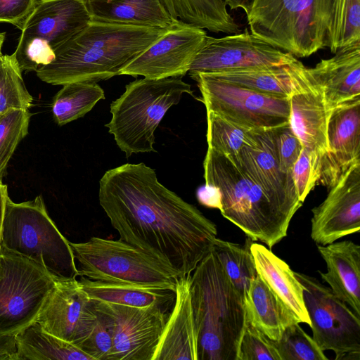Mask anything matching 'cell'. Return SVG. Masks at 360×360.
<instances>
[{
	"label": "cell",
	"mask_w": 360,
	"mask_h": 360,
	"mask_svg": "<svg viewBox=\"0 0 360 360\" xmlns=\"http://www.w3.org/2000/svg\"><path fill=\"white\" fill-rule=\"evenodd\" d=\"M338 0H255L251 33L298 58L330 48Z\"/></svg>",
	"instance_id": "obj_5"
},
{
	"label": "cell",
	"mask_w": 360,
	"mask_h": 360,
	"mask_svg": "<svg viewBox=\"0 0 360 360\" xmlns=\"http://www.w3.org/2000/svg\"><path fill=\"white\" fill-rule=\"evenodd\" d=\"M22 72L12 55H0V115L11 110H29L32 105Z\"/></svg>",
	"instance_id": "obj_34"
},
{
	"label": "cell",
	"mask_w": 360,
	"mask_h": 360,
	"mask_svg": "<svg viewBox=\"0 0 360 360\" xmlns=\"http://www.w3.org/2000/svg\"><path fill=\"white\" fill-rule=\"evenodd\" d=\"M257 274L280 300L292 312L299 323H311L303 294V286L288 264L264 245L250 244Z\"/></svg>",
	"instance_id": "obj_24"
},
{
	"label": "cell",
	"mask_w": 360,
	"mask_h": 360,
	"mask_svg": "<svg viewBox=\"0 0 360 360\" xmlns=\"http://www.w3.org/2000/svg\"><path fill=\"white\" fill-rule=\"evenodd\" d=\"M0 248L41 265L56 278L78 276L70 242L49 217L41 195L19 203L7 198Z\"/></svg>",
	"instance_id": "obj_7"
},
{
	"label": "cell",
	"mask_w": 360,
	"mask_h": 360,
	"mask_svg": "<svg viewBox=\"0 0 360 360\" xmlns=\"http://www.w3.org/2000/svg\"><path fill=\"white\" fill-rule=\"evenodd\" d=\"M207 37L202 28L173 20L165 32L125 66L120 75L153 79L183 77Z\"/></svg>",
	"instance_id": "obj_14"
},
{
	"label": "cell",
	"mask_w": 360,
	"mask_h": 360,
	"mask_svg": "<svg viewBox=\"0 0 360 360\" xmlns=\"http://www.w3.org/2000/svg\"><path fill=\"white\" fill-rule=\"evenodd\" d=\"M253 129L240 125L212 111H207L208 148L226 156H237L252 141Z\"/></svg>",
	"instance_id": "obj_33"
},
{
	"label": "cell",
	"mask_w": 360,
	"mask_h": 360,
	"mask_svg": "<svg viewBox=\"0 0 360 360\" xmlns=\"http://www.w3.org/2000/svg\"><path fill=\"white\" fill-rule=\"evenodd\" d=\"M95 308L112 324L110 360H152L169 314V308L135 307L95 301Z\"/></svg>",
	"instance_id": "obj_15"
},
{
	"label": "cell",
	"mask_w": 360,
	"mask_h": 360,
	"mask_svg": "<svg viewBox=\"0 0 360 360\" xmlns=\"http://www.w3.org/2000/svg\"><path fill=\"white\" fill-rule=\"evenodd\" d=\"M82 289L95 301L146 307L153 305L172 307L175 291L136 285L94 281L84 276L79 280Z\"/></svg>",
	"instance_id": "obj_27"
},
{
	"label": "cell",
	"mask_w": 360,
	"mask_h": 360,
	"mask_svg": "<svg viewBox=\"0 0 360 360\" xmlns=\"http://www.w3.org/2000/svg\"><path fill=\"white\" fill-rule=\"evenodd\" d=\"M203 169L205 183L216 186L221 192V214L249 238L271 248L287 236L291 219L243 169L236 156L207 148Z\"/></svg>",
	"instance_id": "obj_4"
},
{
	"label": "cell",
	"mask_w": 360,
	"mask_h": 360,
	"mask_svg": "<svg viewBox=\"0 0 360 360\" xmlns=\"http://www.w3.org/2000/svg\"><path fill=\"white\" fill-rule=\"evenodd\" d=\"M104 90L97 82H76L63 85L51 103L56 122L65 125L84 117L100 100L105 99Z\"/></svg>",
	"instance_id": "obj_30"
},
{
	"label": "cell",
	"mask_w": 360,
	"mask_h": 360,
	"mask_svg": "<svg viewBox=\"0 0 360 360\" xmlns=\"http://www.w3.org/2000/svg\"><path fill=\"white\" fill-rule=\"evenodd\" d=\"M98 201L120 239L176 271L190 275L213 248L216 224L163 186L143 162L105 172Z\"/></svg>",
	"instance_id": "obj_1"
},
{
	"label": "cell",
	"mask_w": 360,
	"mask_h": 360,
	"mask_svg": "<svg viewBox=\"0 0 360 360\" xmlns=\"http://www.w3.org/2000/svg\"><path fill=\"white\" fill-rule=\"evenodd\" d=\"M32 114L29 110L15 109L0 115V179L18 143L28 134Z\"/></svg>",
	"instance_id": "obj_36"
},
{
	"label": "cell",
	"mask_w": 360,
	"mask_h": 360,
	"mask_svg": "<svg viewBox=\"0 0 360 360\" xmlns=\"http://www.w3.org/2000/svg\"><path fill=\"white\" fill-rule=\"evenodd\" d=\"M309 69L321 84L331 110L360 98V46L340 50Z\"/></svg>",
	"instance_id": "obj_23"
},
{
	"label": "cell",
	"mask_w": 360,
	"mask_h": 360,
	"mask_svg": "<svg viewBox=\"0 0 360 360\" xmlns=\"http://www.w3.org/2000/svg\"><path fill=\"white\" fill-rule=\"evenodd\" d=\"M193 96L182 77L139 79L125 86L110 104V121L105 126L127 158L133 153L155 152V131L167 110L183 94Z\"/></svg>",
	"instance_id": "obj_6"
},
{
	"label": "cell",
	"mask_w": 360,
	"mask_h": 360,
	"mask_svg": "<svg viewBox=\"0 0 360 360\" xmlns=\"http://www.w3.org/2000/svg\"><path fill=\"white\" fill-rule=\"evenodd\" d=\"M18 360H93L75 345L34 322L16 334Z\"/></svg>",
	"instance_id": "obj_29"
},
{
	"label": "cell",
	"mask_w": 360,
	"mask_h": 360,
	"mask_svg": "<svg viewBox=\"0 0 360 360\" xmlns=\"http://www.w3.org/2000/svg\"><path fill=\"white\" fill-rule=\"evenodd\" d=\"M317 248L327 266L326 273L319 271L321 278L360 316V246L343 240Z\"/></svg>",
	"instance_id": "obj_22"
},
{
	"label": "cell",
	"mask_w": 360,
	"mask_h": 360,
	"mask_svg": "<svg viewBox=\"0 0 360 360\" xmlns=\"http://www.w3.org/2000/svg\"><path fill=\"white\" fill-rule=\"evenodd\" d=\"M167 28L91 21L57 48L54 60L37 75L52 85L108 79L120 75Z\"/></svg>",
	"instance_id": "obj_2"
},
{
	"label": "cell",
	"mask_w": 360,
	"mask_h": 360,
	"mask_svg": "<svg viewBox=\"0 0 360 360\" xmlns=\"http://www.w3.org/2000/svg\"><path fill=\"white\" fill-rule=\"evenodd\" d=\"M281 360H328L323 351L298 323L288 326L278 340H274Z\"/></svg>",
	"instance_id": "obj_37"
},
{
	"label": "cell",
	"mask_w": 360,
	"mask_h": 360,
	"mask_svg": "<svg viewBox=\"0 0 360 360\" xmlns=\"http://www.w3.org/2000/svg\"><path fill=\"white\" fill-rule=\"evenodd\" d=\"M292 176L297 197L303 203L310 191L316 186L313 174L311 157L309 152L304 148L292 167Z\"/></svg>",
	"instance_id": "obj_41"
},
{
	"label": "cell",
	"mask_w": 360,
	"mask_h": 360,
	"mask_svg": "<svg viewBox=\"0 0 360 360\" xmlns=\"http://www.w3.org/2000/svg\"><path fill=\"white\" fill-rule=\"evenodd\" d=\"M237 360H281L274 340L247 324L242 335Z\"/></svg>",
	"instance_id": "obj_39"
},
{
	"label": "cell",
	"mask_w": 360,
	"mask_h": 360,
	"mask_svg": "<svg viewBox=\"0 0 360 360\" xmlns=\"http://www.w3.org/2000/svg\"><path fill=\"white\" fill-rule=\"evenodd\" d=\"M8 198L7 186L0 179V234L4 219V210L7 198Z\"/></svg>",
	"instance_id": "obj_46"
},
{
	"label": "cell",
	"mask_w": 360,
	"mask_h": 360,
	"mask_svg": "<svg viewBox=\"0 0 360 360\" xmlns=\"http://www.w3.org/2000/svg\"><path fill=\"white\" fill-rule=\"evenodd\" d=\"M288 68L292 86L289 124L311 155L315 179L318 163L328 150L327 129L332 110L321 84L309 68L297 58L289 63Z\"/></svg>",
	"instance_id": "obj_13"
},
{
	"label": "cell",
	"mask_w": 360,
	"mask_h": 360,
	"mask_svg": "<svg viewBox=\"0 0 360 360\" xmlns=\"http://www.w3.org/2000/svg\"><path fill=\"white\" fill-rule=\"evenodd\" d=\"M91 21L164 28L173 21L161 0H84Z\"/></svg>",
	"instance_id": "obj_26"
},
{
	"label": "cell",
	"mask_w": 360,
	"mask_h": 360,
	"mask_svg": "<svg viewBox=\"0 0 360 360\" xmlns=\"http://www.w3.org/2000/svg\"><path fill=\"white\" fill-rule=\"evenodd\" d=\"M303 286L312 338L321 350H331L335 359H360V316L314 277L295 272Z\"/></svg>",
	"instance_id": "obj_12"
},
{
	"label": "cell",
	"mask_w": 360,
	"mask_h": 360,
	"mask_svg": "<svg viewBox=\"0 0 360 360\" xmlns=\"http://www.w3.org/2000/svg\"><path fill=\"white\" fill-rule=\"evenodd\" d=\"M5 33L2 32L1 33L0 32V55L2 54L1 53V48H2V46H3V44H4V41L5 40Z\"/></svg>",
	"instance_id": "obj_47"
},
{
	"label": "cell",
	"mask_w": 360,
	"mask_h": 360,
	"mask_svg": "<svg viewBox=\"0 0 360 360\" xmlns=\"http://www.w3.org/2000/svg\"><path fill=\"white\" fill-rule=\"evenodd\" d=\"M0 360H18L16 334H0Z\"/></svg>",
	"instance_id": "obj_44"
},
{
	"label": "cell",
	"mask_w": 360,
	"mask_h": 360,
	"mask_svg": "<svg viewBox=\"0 0 360 360\" xmlns=\"http://www.w3.org/2000/svg\"><path fill=\"white\" fill-rule=\"evenodd\" d=\"M91 22L84 0H39L12 54L21 71L51 63L55 50Z\"/></svg>",
	"instance_id": "obj_9"
},
{
	"label": "cell",
	"mask_w": 360,
	"mask_h": 360,
	"mask_svg": "<svg viewBox=\"0 0 360 360\" xmlns=\"http://www.w3.org/2000/svg\"><path fill=\"white\" fill-rule=\"evenodd\" d=\"M274 153L281 171L292 175V167L303 146L289 123L272 129Z\"/></svg>",
	"instance_id": "obj_40"
},
{
	"label": "cell",
	"mask_w": 360,
	"mask_h": 360,
	"mask_svg": "<svg viewBox=\"0 0 360 360\" xmlns=\"http://www.w3.org/2000/svg\"><path fill=\"white\" fill-rule=\"evenodd\" d=\"M251 243L246 242L240 245L217 238L212 248L231 281L243 297L258 275L250 251Z\"/></svg>",
	"instance_id": "obj_32"
},
{
	"label": "cell",
	"mask_w": 360,
	"mask_h": 360,
	"mask_svg": "<svg viewBox=\"0 0 360 360\" xmlns=\"http://www.w3.org/2000/svg\"><path fill=\"white\" fill-rule=\"evenodd\" d=\"M255 0H224L226 5H228L231 9L241 8L248 15L252 7Z\"/></svg>",
	"instance_id": "obj_45"
},
{
	"label": "cell",
	"mask_w": 360,
	"mask_h": 360,
	"mask_svg": "<svg viewBox=\"0 0 360 360\" xmlns=\"http://www.w3.org/2000/svg\"><path fill=\"white\" fill-rule=\"evenodd\" d=\"M96 311L97 318L92 329L78 347L93 360H110L113 349L112 324L108 315Z\"/></svg>",
	"instance_id": "obj_38"
},
{
	"label": "cell",
	"mask_w": 360,
	"mask_h": 360,
	"mask_svg": "<svg viewBox=\"0 0 360 360\" xmlns=\"http://www.w3.org/2000/svg\"><path fill=\"white\" fill-rule=\"evenodd\" d=\"M288 65L232 70L207 74L215 79L254 91L289 96L292 86Z\"/></svg>",
	"instance_id": "obj_31"
},
{
	"label": "cell",
	"mask_w": 360,
	"mask_h": 360,
	"mask_svg": "<svg viewBox=\"0 0 360 360\" xmlns=\"http://www.w3.org/2000/svg\"><path fill=\"white\" fill-rule=\"evenodd\" d=\"M196 198L198 202L208 208L218 209L221 207V195L219 189L214 185L205 184L196 190Z\"/></svg>",
	"instance_id": "obj_43"
},
{
	"label": "cell",
	"mask_w": 360,
	"mask_h": 360,
	"mask_svg": "<svg viewBox=\"0 0 360 360\" xmlns=\"http://www.w3.org/2000/svg\"><path fill=\"white\" fill-rule=\"evenodd\" d=\"M247 324L278 340L290 326L298 323L292 312L259 275L251 282L244 297Z\"/></svg>",
	"instance_id": "obj_25"
},
{
	"label": "cell",
	"mask_w": 360,
	"mask_h": 360,
	"mask_svg": "<svg viewBox=\"0 0 360 360\" xmlns=\"http://www.w3.org/2000/svg\"><path fill=\"white\" fill-rule=\"evenodd\" d=\"M97 311L76 278H56L34 322L78 347L92 329Z\"/></svg>",
	"instance_id": "obj_17"
},
{
	"label": "cell",
	"mask_w": 360,
	"mask_h": 360,
	"mask_svg": "<svg viewBox=\"0 0 360 360\" xmlns=\"http://www.w3.org/2000/svg\"><path fill=\"white\" fill-rule=\"evenodd\" d=\"M328 190L326 199L311 210V238L321 245L360 231V162Z\"/></svg>",
	"instance_id": "obj_18"
},
{
	"label": "cell",
	"mask_w": 360,
	"mask_h": 360,
	"mask_svg": "<svg viewBox=\"0 0 360 360\" xmlns=\"http://www.w3.org/2000/svg\"><path fill=\"white\" fill-rule=\"evenodd\" d=\"M55 280L41 265L0 248V334L34 323Z\"/></svg>",
	"instance_id": "obj_10"
},
{
	"label": "cell",
	"mask_w": 360,
	"mask_h": 360,
	"mask_svg": "<svg viewBox=\"0 0 360 360\" xmlns=\"http://www.w3.org/2000/svg\"><path fill=\"white\" fill-rule=\"evenodd\" d=\"M328 150L319 160L316 185L333 186L354 164L360 162V98L335 107L327 129Z\"/></svg>",
	"instance_id": "obj_20"
},
{
	"label": "cell",
	"mask_w": 360,
	"mask_h": 360,
	"mask_svg": "<svg viewBox=\"0 0 360 360\" xmlns=\"http://www.w3.org/2000/svg\"><path fill=\"white\" fill-rule=\"evenodd\" d=\"M296 58L246 30L221 38L207 37L188 72L191 77L199 73L280 66Z\"/></svg>",
	"instance_id": "obj_16"
},
{
	"label": "cell",
	"mask_w": 360,
	"mask_h": 360,
	"mask_svg": "<svg viewBox=\"0 0 360 360\" xmlns=\"http://www.w3.org/2000/svg\"><path fill=\"white\" fill-rule=\"evenodd\" d=\"M39 0H0V22L22 30Z\"/></svg>",
	"instance_id": "obj_42"
},
{
	"label": "cell",
	"mask_w": 360,
	"mask_h": 360,
	"mask_svg": "<svg viewBox=\"0 0 360 360\" xmlns=\"http://www.w3.org/2000/svg\"><path fill=\"white\" fill-rule=\"evenodd\" d=\"M272 129H253L251 145L242 147L236 158L249 176L292 219L302 202L297 197L292 176L283 172L279 167L274 153Z\"/></svg>",
	"instance_id": "obj_19"
},
{
	"label": "cell",
	"mask_w": 360,
	"mask_h": 360,
	"mask_svg": "<svg viewBox=\"0 0 360 360\" xmlns=\"http://www.w3.org/2000/svg\"><path fill=\"white\" fill-rule=\"evenodd\" d=\"M198 360H237L247 326L244 300L212 250L191 274Z\"/></svg>",
	"instance_id": "obj_3"
},
{
	"label": "cell",
	"mask_w": 360,
	"mask_h": 360,
	"mask_svg": "<svg viewBox=\"0 0 360 360\" xmlns=\"http://www.w3.org/2000/svg\"><path fill=\"white\" fill-rule=\"evenodd\" d=\"M70 245L78 276L175 291L176 271L121 239L93 236Z\"/></svg>",
	"instance_id": "obj_8"
},
{
	"label": "cell",
	"mask_w": 360,
	"mask_h": 360,
	"mask_svg": "<svg viewBox=\"0 0 360 360\" xmlns=\"http://www.w3.org/2000/svg\"><path fill=\"white\" fill-rule=\"evenodd\" d=\"M360 46V0H338L330 51Z\"/></svg>",
	"instance_id": "obj_35"
},
{
	"label": "cell",
	"mask_w": 360,
	"mask_h": 360,
	"mask_svg": "<svg viewBox=\"0 0 360 360\" xmlns=\"http://www.w3.org/2000/svg\"><path fill=\"white\" fill-rule=\"evenodd\" d=\"M171 309L152 360H198L191 274L177 278Z\"/></svg>",
	"instance_id": "obj_21"
},
{
	"label": "cell",
	"mask_w": 360,
	"mask_h": 360,
	"mask_svg": "<svg viewBox=\"0 0 360 360\" xmlns=\"http://www.w3.org/2000/svg\"><path fill=\"white\" fill-rule=\"evenodd\" d=\"M173 20L213 32L238 34L239 27L227 12L224 0H161Z\"/></svg>",
	"instance_id": "obj_28"
},
{
	"label": "cell",
	"mask_w": 360,
	"mask_h": 360,
	"mask_svg": "<svg viewBox=\"0 0 360 360\" xmlns=\"http://www.w3.org/2000/svg\"><path fill=\"white\" fill-rule=\"evenodd\" d=\"M196 81L206 111L251 129H269L289 123V96L254 91L199 73Z\"/></svg>",
	"instance_id": "obj_11"
}]
</instances>
